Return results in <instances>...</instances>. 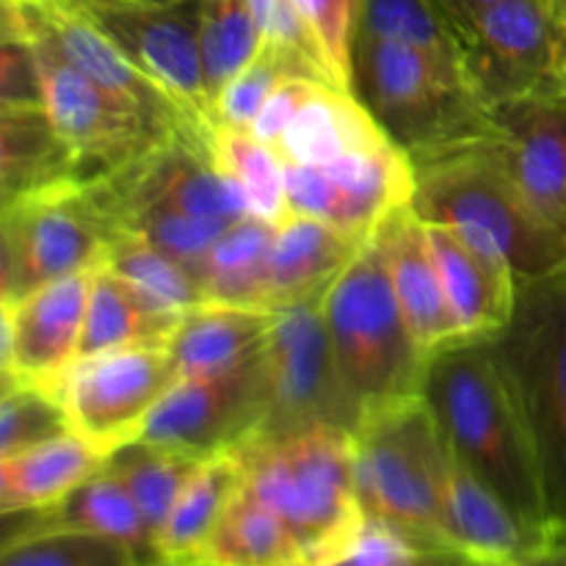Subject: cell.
<instances>
[{"instance_id":"obj_1","label":"cell","mask_w":566,"mask_h":566,"mask_svg":"<svg viewBox=\"0 0 566 566\" xmlns=\"http://www.w3.org/2000/svg\"><path fill=\"white\" fill-rule=\"evenodd\" d=\"M423 398L453 457L512 509L539 551L547 523L534 442L490 340H462L434 354Z\"/></svg>"},{"instance_id":"obj_2","label":"cell","mask_w":566,"mask_h":566,"mask_svg":"<svg viewBox=\"0 0 566 566\" xmlns=\"http://www.w3.org/2000/svg\"><path fill=\"white\" fill-rule=\"evenodd\" d=\"M412 166V208L423 221L451 227L517 280L566 265V230L542 219L520 193L492 133Z\"/></svg>"},{"instance_id":"obj_3","label":"cell","mask_w":566,"mask_h":566,"mask_svg":"<svg viewBox=\"0 0 566 566\" xmlns=\"http://www.w3.org/2000/svg\"><path fill=\"white\" fill-rule=\"evenodd\" d=\"M243 486L263 501L302 545L307 566L340 558L365 528L354 470V434L310 429L235 448Z\"/></svg>"},{"instance_id":"obj_4","label":"cell","mask_w":566,"mask_h":566,"mask_svg":"<svg viewBox=\"0 0 566 566\" xmlns=\"http://www.w3.org/2000/svg\"><path fill=\"white\" fill-rule=\"evenodd\" d=\"M490 348L534 442L545 542L566 539V265L517 280L512 318Z\"/></svg>"},{"instance_id":"obj_5","label":"cell","mask_w":566,"mask_h":566,"mask_svg":"<svg viewBox=\"0 0 566 566\" xmlns=\"http://www.w3.org/2000/svg\"><path fill=\"white\" fill-rule=\"evenodd\" d=\"M352 94L412 164L492 133L462 64L390 39L357 33Z\"/></svg>"},{"instance_id":"obj_6","label":"cell","mask_w":566,"mask_h":566,"mask_svg":"<svg viewBox=\"0 0 566 566\" xmlns=\"http://www.w3.org/2000/svg\"><path fill=\"white\" fill-rule=\"evenodd\" d=\"M324 315L357 429L370 415L423 396L429 359L415 343L374 238L329 287Z\"/></svg>"},{"instance_id":"obj_7","label":"cell","mask_w":566,"mask_h":566,"mask_svg":"<svg viewBox=\"0 0 566 566\" xmlns=\"http://www.w3.org/2000/svg\"><path fill=\"white\" fill-rule=\"evenodd\" d=\"M451 448L423 396L370 415L354 431V470L365 520L434 547L448 542L442 490Z\"/></svg>"},{"instance_id":"obj_8","label":"cell","mask_w":566,"mask_h":566,"mask_svg":"<svg viewBox=\"0 0 566 566\" xmlns=\"http://www.w3.org/2000/svg\"><path fill=\"white\" fill-rule=\"evenodd\" d=\"M122 230L88 182H64L3 202V298L103 269Z\"/></svg>"},{"instance_id":"obj_9","label":"cell","mask_w":566,"mask_h":566,"mask_svg":"<svg viewBox=\"0 0 566 566\" xmlns=\"http://www.w3.org/2000/svg\"><path fill=\"white\" fill-rule=\"evenodd\" d=\"M28 44L36 55L42 108L75 153L81 182L103 180L180 133L111 94L55 50L39 42Z\"/></svg>"},{"instance_id":"obj_10","label":"cell","mask_w":566,"mask_h":566,"mask_svg":"<svg viewBox=\"0 0 566 566\" xmlns=\"http://www.w3.org/2000/svg\"><path fill=\"white\" fill-rule=\"evenodd\" d=\"M448 20L470 88L486 111L523 94L564 86L556 59L558 14L551 0H497Z\"/></svg>"},{"instance_id":"obj_11","label":"cell","mask_w":566,"mask_h":566,"mask_svg":"<svg viewBox=\"0 0 566 566\" xmlns=\"http://www.w3.org/2000/svg\"><path fill=\"white\" fill-rule=\"evenodd\" d=\"M324 298L276 313L265 343L269 415L258 440L302 434L324 426L352 434L357 431L332 354Z\"/></svg>"},{"instance_id":"obj_12","label":"cell","mask_w":566,"mask_h":566,"mask_svg":"<svg viewBox=\"0 0 566 566\" xmlns=\"http://www.w3.org/2000/svg\"><path fill=\"white\" fill-rule=\"evenodd\" d=\"M180 381L169 348L138 346L75 359L53 390L72 431L105 459L142 437L160 398Z\"/></svg>"},{"instance_id":"obj_13","label":"cell","mask_w":566,"mask_h":566,"mask_svg":"<svg viewBox=\"0 0 566 566\" xmlns=\"http://www.w3.org/2000/svg\"><path fill=\"white\" fill-rule=\"evenodd\" d=\"M108 42L180 108L193 130L210 133V97L199 53L202 0L142 6L125 0H70Z\"/></svg>"},{"instance_id":"obj_14","label":"cell","mask_w":566,"mask_h":566,"mask_svg":"<svg viewBox=\"0 0 566 566\" xmlns=\"http://www.w3.org/2000/svg\"><path fill=\"white\" fill-rule=\"evenodd\" d=\"M269 415L265 348L238 368L180 379L155 407L138 440L208 459L258 440Z\"/></svg>"},{"instance_id":"obj_15","label":"cell","mask_w":566,"mask_h":566,"mask_svg":"<svg viewBox=\"0 0 566 566\" xmlns=\"http://www.w3.org/2000/svg\"><path fill=\"white\" fill-rule=\"evenodd\" d=\"M287 208L359 243H368L392 210L412 205L415 166L392 142L329 164H285Z\"/></svg>"},{"instance_id":"obj_16","label":"cell","mask_w":566,"mask_h":566,"mask_svg":"<svg viewBox=\"0 0 566 566\" xmlns=\"http://www.w3.org/2000/svg\"><path fill=\"white\" fill-rule=\"evenodd\" d=\"M492 144L531 208L566 230V88H545L490 108Z\"/></svg>"},{"instance_id":"obj_17","label":"cell","mask_w":566,"mask_h":566,"mask_svg":"<svg viewBox=\"0 0 566 566\" xmlns=\"http://www.w3.org/2000/svg\"><path fill=\"white\" fill-rule=\"evenodd\" d=\"M94 271L36 287L17 302H0L3 313V387H53L77 359Z\"/></svg>"},{"instance_id":"obj_18","label":"cell","mask_w":566,"mask_h":566,"mask_svg":"<svg viewBox=\"0 0 566 566\" xmlns=\"http://www.w3.org/2000/svg\"><path fill=\"white\" fill-rule=\"evenodd\" d=\"M390 271L392 291L403 310L415 343L426 359L462 343L457 315L448 304L446 285L429 243V230L412 205L392 210L374 232Z\"/></svg>"},{"instance_id":"obj_19","label":"cell","mask_w":566,"mask_h":566,"mask_svg":"<svg viewBox=\"0 0 566 566\" xmlns=\"http://www.w3.org/2000/svg\"><path fill=\"white\" fill-rule=\"evenodd\" d=\"M429 243L457 315L462 340H490L506 329L517 298V276L446 224H429Z\"/></svg>"},{"instance_id":"obj_20","label":"cell","mask_w":566,"mask_h":566,"mask_svg":"<svg viewBox=\"0 0 566 566\" xmlns=\"http://www.w3.org/2000/svg\"><path fill=\"white\" fill-rule=\"evenodd\" d=\"M3 517L9 520L6 539L42 534V531H88V534L108 536L133 547L144 564L160 558L147 520L138 512L127 486L116 479L114 470H108V464H103L92 479L83 481L53 506L39 509V512L3 514Z\"/></svg>"},{"instance_id":"obj_21","label":"cell","mask_w":566,"mask_h":566,"mask_svg":"<svg viewBox=\"0 0 566 566\" xmlns=\"http://www.w3.org/2000/svg\"><path fill=\"white\" fill-rule=\"evenodd\" d=\"M442 523L448 542L481 566H523L536 551L512 509L457 457L442 490Z\"/></svg>"},{"instance_id":"obj_22","label":"cell","mask_w":566,"mask_h":566,"mask_svg":"<svg viewBox=\"0 0 566 566\" xmlns=\"http://www.w3.org/2000/svg\"><path fill=\"white\" fill-rule=\"evenodd\" d=\"M365 243L310 216L287 213L276 224L265 307L271 313L324 298Z\"/></svg>"},{"instance_id":"obj_23","label":"cell","mask_w":566,"mask_h":566,"mask_svg":"<svg viewBox=\"0 0 566 566\" xmlns=\"http://www.w3.org/2000/svg\"><path fill=\"white\" fill-rule=\"evenodd\" d=\"M274 318L271 310L205 302L182 313L166 348L180 379L224 374L263 352Z\"/></svg>"},{"instance_id":"obj_24","label":"cell","mask_w":566,"mask_h":566,"mask_svg":"<svg viewBox=\"0 0 566 566\" xmlns=\"http://www.w3.org/2000/svg\"><path fill=\"white\" fill-rule=\"evenodd\" d=\"M81 182L77 158L42 103H9L0 116V186L6 199Z\"/></svg>"},{"instance_id":"obj_25","label":"cell","mask_w":566,"mask_h":566,"mask_svg":"<svg viewBox=\"0 0 566 566\" xmlns=\"http://www.w3.org/2000/svg\"><path fill=\"white\" fill-rule=\"evenodd\" d=\"M103 464V453L94 451L75 431L0 457V512L20 514L53 506L92 479Z\"/></svg>"},{"instance_id":"obj_26","label":"cell","mask_w":566,"mask_h":566,"mask_svg":"<svg viewBox=\"0 0 566 566\" xmlns=\"http://www.w3.org/2000/svg\"><path fill=\"white\" fill-rule=\"evenodd\" d=\"M387 142L392 138L352 92L324 86L298 111L271 149L280 155L282 164H329L348 153Z\"/></svg>"},{"instance_id":"obj_27","label":"cell","mask_w":566,"mask_h":566,"mask_svg":"<svg viewBox=\"0 0 566 566\" xmlns=\"http://www.w3.org/2000/svg\"><path fill=\"white\" fill-rule=\"evenodd\" d=\"M182 313H169L111 269H97L88 293L77 359L138 346H166Z\"/></svg>"},{"instance_id":"obj_28","label":"cell","mask_w":566,"mask_h":566,"mask_svg":"<svg viewBox=\"0 0 566 566\" xmlns=\"http://www.w3.org/2000/svg\"><path fill=\"white\" fill-rule=\"evenodd\" d=\"M276 224L247 216L224 230L199 269L205 302L232 307H265Z\"/></svg>"},{"instance_id":"obj_29","label":"cell","mask_w":566,"mask_h":566,"mask_svg":"<svg viewBox=\"0 0 566 566\" xmlns=\"http://www.w3.org/2000/svg\"><path fill=\"white\" fill-rule=\"evenodd\" d=\"M193 558L232 566H307L291 528L243 484Z\"/></svg>"},{"instance_id":"obj_30","label":"cell","mask_w":566,"mask_h":566,"mask_svg":"<svg viewBox=\"0 0 566 566\" xmlns=\"http://www.w3.org/2000/svg\"><path fill=\"white\" fill-rule=\"evenodd\" d=\"M241 484L243 470L235 451H224L205 459L197 473H193V479L188 481L186 490H182V495L177 497L166 525L160 528L158 542H155L158 556L177 558V562L197 556V551L213 534L216 523L227 512L232 497L238 495Z\"/></svg>"},{"instance_id":"obj_31","label":"cell","mask_w":566,"mask_h":566,"mask_svg":"<svg viewBox=\"0 0 566 566\" xmlns=\"http://www.w3.org/2000/svg\"><path fill=\"white\" fill-rule=\"evenodd\" d=\"M205 459L191 457V453L175 451V448L149 446V442L136 440L130 446L119 448L105 459L108 470H114L116 479L127 486V492L136 501L138 512L147 520V528L153 531L158 542L160 528L169 520L177 497L193 479Z\"/></svg>"},{"instance_id":"obj_32","label":"cell","mask_w":566,"mask_h":566,"mask_svg":"<svg viewBox=\"0 0 566 566\" xmlns=\"http://www.w3.org/2000/svg\"><path fill=\"white\" fill-rule=\"evenodd\" d=\"M210 155L216 166L241 188L247 197L252 216L280 224L291 208H287L285 188V164L280 155L247 130L232 127H210Z\"/></svg>"},{"instance_id":"obj_33","label":"cell","mask_w":566,"mask_h":566,"mask_svg":"<svg viewBox=\"0 0 566 566\" xmlns=\"http://www.w3.org/2000/svg\"><path fill=\"white\" fill-rule=\"evenodd\" d=\"M291 77H315V81L332 83L326 77V72L315 61H310L307 55L298 53V50L263 42L260 53L249 61L247 70L238 72L230 86L219 94V99L213 105V116H210V125L252 133L254 119L265 108L271 94L282 83L291 81Z\"/></svg>"},{"instance_id":"obj_34","label":"cell","mask_w":566,"mask_h":566,"mask_svg":"<svg viewBox=\"0 0 566 566\" xmlns=\"http://www.w3.org/2000/svg\"><path fill=\"white\" fill-rule=\"evenodd\" d=\"M263 48V33L247 0H202L199 11V53L210 116L219 94Z\"/></svg>"},{"instance_id":"obj_35","label":"cell","mask_w":566,"mask_h":566,"mask_svg":"<svg viewBox=\"0 0 566 566\" xmlns=\"http://www.w3.org/2000/svg\"><path fill=\"white\" fill-rule=\"evenodd\" d=\"M105 269L130 282L138 293L169 313H188L205 304L199 276L138 232H125L111 247Z\"/></svg>"},{"instance_id":"obj_36","label":"cell","mask_w":566,"mask_h":566,"mask_svg":"<svg viewBox=\"0 0 566 566\" xmlns=\"http://www.w3.org/2000/svg\"><path fill=\"white\" fill-rule=\"evenodd\" d=\"M357 33L409 44L462 64L457 33L437 0H363Z\"/></svg>"},{"instance_id":"obj_37","label":"cell","mask_w":566,"mask_h":566,"mask_svg":"<svg viewBox=\"0 0 566 566\" xmlns=\"http://www.w3.org/2000/svg\"><path fill=\"white\" fill-rule=\"evenodd\" d=\"M133 547L88 531H42L3 539L0 566H142Z\"/></svg>"},{"instance_id":"obj_38","label":"cell","mask_w":566,"mask_h":566,"mask_svg":"<svg viewBox=\"0 0 566 566\" xmlns=\"http://www.w3.org/2000/svg\"><path fill=\"white\" fill-rule=\"evenodd\" d=\"M72 434L70 415L53 390L39 385L3 387L0 403V457Z\"/></svg>"},{"instance_id":"obj_39","label":"cell","mask_w":566,"mask_h":566,"mask_svg":"<svg viewBox=\"0 0 566 566\" xmlns=\"http://www.w3.org/2000/svg\"><path fill=\"white\" fill-rule=\"evenodd\" d=\"M227 227H230L227 221L202 219V216H191L169 205H147L133 216L127 232H138L199 276L205 258L213 243L224 235Z\"/></svg>"},{"instance_id":"obj_40","label":"cell","mask_w":566,"mask_h":566,"mask_svg":"<svg viewBox=\"0 0 566 566\" xmlns=\"http://www.w3.org/2000/svg\"><path fill=\"white\" fill-rule=\"evenodd\" d=\"M324 566H481L451 547L412 539L376 520H365L363 534L335 562Z\"/></svg>"},{"instance_id":"obj_41","label":"cell","mask_w":566,"mask_h":566,"mask_svg":"<svg viewBox=\"0 0 566 566\" xmlns=\"http://www.w3.org/2000/svg\"><path fill=\"white\" fill-rule=\"evenodd\" d=\"M363 0H310V28L324 53L326 72L337 88L352 92V50Z\"/></svg>"},{"instance_id":"obj_42","label":"cell","mask_w":566,"mask_h":566,"mask_svg":"<svg viewBox=\"0 0 566 566\" xmlns=\"http://www.w3.org/2000/svg\"><path fill=\"white\" fill-rule=\"evenodd\" d=\"M324 86H332V83L315 81V77H291V81L282 83L271 99L265 103V108L260 111V116L252 125V136L258 142H263L265 147H274L282 138V133L287 130L293 119H296L298 111L315 97Z\"/></svg>"},{"instance_id":"obj_43","label":"cell","mask_w":566,"mask_h":566,"mask_svg":"<svg viewBox=\"0 0 566 566\" xmlns=\"http://www.w3.org/2000/svg\"><path fill=\"white\" fill-rule=\"evenodd\" d=\"M0 105L42 103L39 66L33 48L20 36L3 33V61H0Z\"/></svg>"},{"instance_id":"obj_44","label":"cell","mask_w":566,"mask_h":566,"mask_svg":"<svg viewBox=\"0 0 566 566\" xmlns=\"http://www.w3.org/2000/svg\"><path fill=\"white\" fill-rule=\"evenodd\" d=\"M523 566H566V539L542 542L539 551Z\"/></svg>"},{"instance_id":"obj_45","label":"cell","mask_w":566,"mask_h":566,"mask_svg":"<svg viewBox=\"0 0 566 566\" xmlns=\"http://www.w3.org/2000/svg\"><path fill=\"white\" fill-rule=\"evenodd\" d=\"M440 9L446 11V17H459V14H470V11L486 9V6L497 3V0H437Z\"/></svg>"},{"instance_id":"obj_46","label":"cell","mask_w":566,"mask_h":566,"mask_svg":"<svg viewBox=\"0 0 566 566\" xmlns=\"http://www.w3.org/2000/svg\"><path fill=\"white\" fill-rule=\"evenodd\" d=\"M558 14V39H556V59H558V75H562L566 86V6L556 9Z\"/></svg>"},{"instance_id":"obj_47","label":"cell","mask_w":566,"mask_h":566,"mask_svg":"<svg viewBox=\"0 0 566 566\" xmlns=\"http://www.w3.org/2000/svg\"><path fill=\"white\" fill-rule=\"evenodd\" d=\"M291 3H293V9L302 14V20L310 25V0H291ZM310 31H313V28H310Z\"/></svg>"},{"instance_id":"obj_48","label":"cell","mask_w":566,"mask_h":566,"mask_svg":"<svg viewBox=\"0 0 566 566\" xmlns=\"http://www.w3.org/2000/svg\"><path fill=\"white\" fill-rule=\"evenodd\" d=\"M125 3H142V6H177L182 0H125Z\"/></svg>"},{"instance_id":"obj_49","label":"cell","mask_w":566,"mask_h":566,"mask_svg":"<svg viewBox=\"0 0 566 566\" xmlns=\"http://www.w3.org/2000/svg\"><path fill=\"white\" fill-rule=\"evenodd\" d=\"M142 566H186V562H177V558H155V562H147Z\"/></svg>"},{"instance_id":"obj_50","label":"cell","mask_w":566,"mask_h":566,"mask_svg":"<svg viewBox=\"0 0 566 566\" xmlns=\"http://www.w3.org/2000/svg\"><path fill=\"white\" fill-rule=\"evenodd\" d=\"M186 566H232V564H216V562H205V558H186Z\"/></svg>"},{"instance_id":"obj_51","label":"cell","mask_w":566,"mask_h":566,"mask_svg":"<svg viewBox=\"0 0 566 566\" xmlns=\"http://www.w3.org/2000/svg\"><path fill=\"white\" fill-rule=\"evenodd\" d=\"M564 6H566V0H558V3H556V9H564Z\"/></svg>"},{"instance_id":"obj_52","label":"cell","mask_w":566,"mask_h":566,"mask_svg":"<svg viewBox=\"0 0 566 566\" xmlns=\"http://www.w3.org/2000/svg\"><path fill=\"white\" fill-rule=\"evenodd\" d=\"M551 3H553V6H556V3H558V0H551Z\"/></svg>"}]
</instances>
